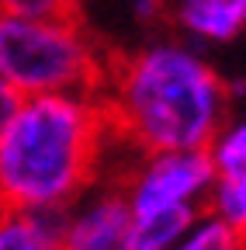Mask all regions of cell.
Instances as JSON below:
<instances>
[{"mask_svg":"<svg viewBox=\"0 0 246 250\" xmlns=\"http://www.w3.org/2000/svg\"><path fill=\"white\" fill-rule=\"evenodd\" d=\"M111 146L97 94H32L0 129V208L63 212L101 181Z\"/></svg>","mask_w":246,"mask_h":250,"instance_id":"cell-2","label":"cell"},{"mask_svg":"<svg viewBox=\"0 0 246 250\" xmlns=\"http://www.w3.org/2000/svg\"><path fill=\"white\" fill-rule=\"evenodd\" d=\"M129 14L139 28H160L170 21V0H129Z\"/></svg>","mask_w":246,"mask_h":250,"instance_id":"cell-13","label":"cell"},{"mask_svg":"<svg viewBox=\"0 0 246 250\" xmlns=\"http://www.w3.org/2000/svg\"><path fill=\"white\" fill-rule=\"evenodd\" d=\"M18 101H21V94H18L14 87H7V80H0V129H4L7 118L14 115Z\"/></svg>","mask_w":246,"mask_h":250,"instance_id":"cell-14","label":"cell"},{"mask_svg":"<svg viewBox=\"0 0 246 250\" xmlns=\"http://www.w3.org/2000/svg\"><path fill=\"white\" fill-rule=\"evenodd\" d=\"M215 164L208 149H132V164L118 177L132 212L149 208H201Z\"/></svg>","mask_w":246,"mask_h":250,"instance_id":"cell-4","label":"cell"},{"mask_svg":"<svg viewBox=\"0 0 246 250\" xmlns=\"http://www.w3.org/2000/svg\"><path fill=\"white\" fill-rule=\"evenodd\" d=\"M97 98L111 136L132 149H208L229 118V83L180 35L149 39L108 62Z\"/></svg>","mask_w":246,"mask_h":250,"instance_id":"cell-1","label":"cell"},{"mask_svg":"<svg viewBox=\"0 0 246 250\" xmlns=\"http://www.w3.org/2000/svg\"><path fill=\"white\" fill-rule=\"evenodd\" d=\"M208 156L215 170H239L246 167V115L226 118V125L208 143Z\"/></svg>","mask_w":246,"mask_h":250,"instance_id":"cell-10","label":"cell"},{"mask_svg":"<svg viewBox=\"0 0 246 250\" xmlns=\"http://www.w3.org/2000/svg\"><path fill=\"white\" fill-rule=\"evenodd\" d=\"M108 56L97 39L66 18L0 14V80L21 98L32 94H97Z\"/></svg>","mask_w":246,"mask_h":250,"instance_id":"cell-3","label":"cell"},{"mask_svg":"<svg viewBox=\"0 0 246 250\" xmlns=\"http://www.w3.org/2000/svg\"><path fill=\"white\" fill-rule=\"evenodd\" d=\"M0 14H18V18H66V14H76V0H0Z\"/></svg>","mask_w":246,"mask_h":250,"instance_id":"cell-12","label":"cell"},{"mask_svg":"<svg viewBox=\"0 0 246 250\" xmlns=\"http://www.w3.org/2000/svg\"><path fill=\"white\" fill-rule=\"evenodd\" d=\"M63 212L0 208V250H63Z\"/></svg>","mask_w":246,"mask_h":250,"instance_id":"cell-7","label":"cell"},{"mask_svg":"<svg viewBox=\"0 0 246 250\" xmlns=\"http://www.w3.org/2000/svg\"><path fill=\"white\" fill-rule=\"evenodd\" d=\"M201 208H149L132 212L129 223V250H170L194 226Z\"/></svg>","mask_w":246,"mask_h":250,"instance_id":"cell-8","label":"cell"},{"mask_svg":"<svg viewBox=\"0 0 246 250\" xmlns=\"http://www.w3.org/2000/svg\"><path fill=\"white\" fill-rule=\"evenodd\" d=\"M170 21L191 45H232L246 35V0H170Z\"/></svg>","mask_w":246,"mask_h":250,"instance_id":"cell-6","label":"cell"},{"mask_svg":"<svg viewBox=\"0 0 246 250\" xmlns=\"http://www.w3.org/2000/svg\"><path fill=\"white\" fill-rule=\"evenodd\" d=\"M201 212L211 215V219H219L222 226H229L236 236L246 240V167H239V170H215Z\"/></svg>","mask_w":246,"mask_h":250,"instance_id":"cell-9","label":"cell"},{"mask_svg":"<svg viewBox=\"0 0 246 250\" xmlns=\"http://www.w3.org/2000/svg\"><path fill=\"white\" fill-rule=\"evenodd\" d=\"M170 250H246V240L236 236L229 226H222L219 219L201 212L194 219V226L184 233V240L173 243Z\"/></svg>","mask_w":246,"mask_h":250,"instance_id":"cell-11","label":"cell"},{"mask_svg":"<svg viewBox=\"0 0 246 250\" xmlns=\"http://www.w3.org/2000/svg\"><path fill=\"white\" fill-rule=\"evenodd\" d=\"M132 208L114 181H94L63 215V250H129Z\"/></svg>","mask_w":246,"mask_h":250,"instance_id":"cell-5","label":"cell"}]
</instances>
